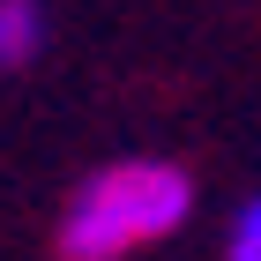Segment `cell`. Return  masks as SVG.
Listing matches in <instances>:
<instances>
[{"instance_id":"1","label":"cell","mask_w":261,"mask_h":261,"mask_svg":"<svg viewBox=\"0 0 261 261\" xmlns=\"http://www.w3.org/2000/svg\"><path fill=\"white\" fill-rule=\"evenodd\" d=\"M194 217V179L164 157L97 164L60 209V261H127Z\"/></svg>"},{"instance_id":"2","label":"cell","mask_w":261,"mask_h":261,"mask_svg":"<svg viewBox=\"0 0 261 261\" xmlns=\"http://www.w3.org/2000/svg\"><path fill=\"white\" fill-rule=\"evenodd\" d=\"M45 45V8L38 0H0V67H30Z\"/></svg>"},{"instance_id":"3","label":"cell","mask_w":261,"mask_h":261,"mask_svg":"<svg viewBox=\"0 0 261 261\" xmlns=\"http://www.w3.org/2000/svg\"><path fill=\"white\" fill-rule=\"evenodd\" d=\"M224 261H261V194L231 217V246H224Z\"/></svg>"}]
</instances>
